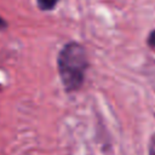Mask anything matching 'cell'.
<instances>
[{"instance_id": "1", "label": "cell", "mask_w": 155, "mask_h": 155, "mask_svg": "<svg viewBox=\"0 0 155 155\" xmlns=\"http://www.w3.org/2000/svg\"><path fill=\"white\" fill-rule=\"evenodd\" d=\"M58 74L65 91H78L85 80L88 67L87 53L78 42H68L64 45L57 58Z\"/></svg>"}, {"instance_id": "2", "label": "cell", "mask_w": 155, "mask_h": 155, "mask_svg": "<svg viewBox=\"0 0 155 155\" xmlns=\"http://www.w3.org/2000/svg\"><path fill=\"white\" fill-rule=\"evenodd\" d=\"M57 1H58V0H36L39 7H40L41 10H44V11H50V10H52V8L56 6Z\"/></svg>"}, {"instance_id": "3", "label": "cell", "mask_w": 155, "mask_h": 155, "mask_svg": "<svg viewBox=\"0 0 155 155\" xmlns=\"http://www.w3.org/2000/svg\"><path fill=\"white\" fill-rule=\"evenodd\" d=\"M148 45H149V47H151L155 51V29L148 36Z\"/></svg>"}, {"instance_id": "4", "label": "cell", "mask_w": 155, "mask_h": 155, "mask_svg": "<svg viewBox=\"0 0 155 155\" xmlns=\"http://www.w3.org/2000/svg\"><path fill=\"white\" fill-rule=\"evenodd\" d=\"M149 155H155V138L151 139L150 148H149Z\"/></svg>"}, {"instance_id": "5", "label": "cell", "mask_w": 155, "mask_h": 155, "mask_svg": "<svg viewBox=\"0 0 155 155\" xmlns=\"http://www.w3.org/2000/svg\"><path fill=\"white\" fill-rule=\"evenodd\" d=\"M5 27V22L2 21V18L0 17V28H4Z\"/></svg>"}]
</instances>
